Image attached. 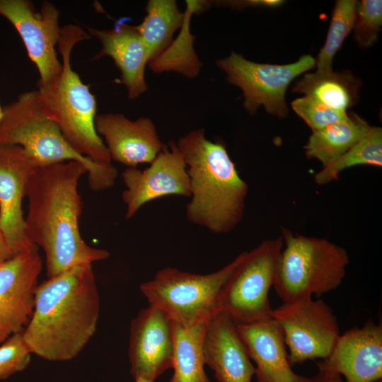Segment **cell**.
<instances>
[{"mask_svg":"<svg viewBox=\"0 0 382 382\" xmlns=\"http://www.w3.org/2000/svg\"><path fill=\"white\" fill-rule=\"evenodd\" d=\"M85 174L81 163L69 161L36 168L28 180L25 236L43 249L48 278L110 256L108 250L88 245L80 233L83 202L78 186Z\"/></svg>","mask_w":382,"mask_h":382,"instance_id":"obj_1","label":"cell"},{"mask_svg":"<svg viewBox=\"0 0 382 382\" xmlns=\"http://www.w3.org/2000/svg\"><path fill=\"white\" fill-rule=\"evenodd\" d=\"M100 301L92 265L38 284L33 313L23 332L31 354L50 361L77 357L96 330Z\"/></svg>","mask_w":382,"mask_h":382,"instance_id":"obj_2","label":"cell"},{"mask_svg":"<svg viewBox=\"0 0 382 382\" xmlns=\"http://www.w3.org/2000/svg\"><path fill=\"white\" fill-rule=\"evenodd\" d=\"M176 144L190 179L187 219L214 233L232 231L243 218L249 188L226 146L207 139L204 128L189 132Z\"/></svg>","mask_w":382,"mask_h":382,"instance_id":"obj_3","label":"cell"},{"mask_svg":"<svg viewBox=\"0 0 382 382\" xmlns=\"http://www.w3.org/2000/svg\"><path fill=\"white\" fill-rule=\"evenodd\" d=\"M87 38L86 33L78 25L61 28L57 44L62 57L60 77L54 86L37 91L45 111L69 145L98 164L111 166L112 159L95 127L96 98L71 65L74 47Z\"/></svg>","mask_w":382,"mask_h":382,"instance_id":"obj_4","label":"cell"},{"mask_svg":"<svg viewBox=\"0 0 382 382\" xmlns=\"http://www.w3.org/2000/svg\"><path fill=\"white\" fill-rule=\"evenodd\" d=\"M0 144L21 147L35 168L69 161L87 170L93 191L112 187L117 176L113 165L103 166L76 152L66 141L55 122L45 111L37 91L25 92L4 108Z\"/></svg>","mask_w":382,"mask_h":382,"instance_id":"obj_5","label":"cell"},{"mask_svg":"<svg viewBox=\"0 0 382 382\" xmlns=\"http://www.w3.org/2000/svg\"><path fill=\"white\" fill-rule=\"evenodd\" d=\"M281 237L284 244L273 286L283 303L320 297L340 286L349 263L345 248L285 228Z\"/></svg>","mask_w":382,"mask_h":382,"instance_id":"obj_6","label":"cell"},{"mask_svg":"<svg viewBox=\"0 0 382 382\" xmlns=\"http://www.w3.org/2000/svg\"><path fill=\"white\" fill-rule=\"evenodd\" d=\"M240 259L241 253L220 270L206 274L165 267L139 289L149 305L163 311L175 323L184 328L207 323L219 312L221 289Z\"/></svg>","mask_w":382,"mask_h":382,"instance_id":"obj_7","label":"cell"},{"mask_svg":"<svg viewBox=\"0 0 382 382\" xmlns=\"http://www.w3.org/2000/svg\"><path fill=\"white\" fill-rule=\"evenodd\" d=\"M280 236L266 239L241 259L224 284L219 311L236 323L251 324L272 317L269 291L273 286L283 248Z\"/></svg>","mask_w":382,"mask_h":382,"instance_id":"obj_8","label":"cell"},{"mask_svg":"<svg viewBox=\"0 0 382 382\" xmlns=\"http://www.w3.org/2000/svg\"><path fill=\"white\" fill-rule=\"evenodd\" d=\"M216 64L226 74L229 83L241 88L243 105L248 113L255 115L257 108L263 106L269 114L281 119L289 112L285 100L289 85L316 66L315 58L310 54L301 56L295 62L279 65L254 62L234 52L219 59Z\"/></svg>","mask_w":382,"mask_h":382,"instance_id":"obj_9","label":"cell"},{"mask_svg":"<svg viewBox=\"0 0 382 382\" xmlns=\"http://www.w3.org/2000/svg\"><path fill=\"white\" fill-rule=\"evenodd\" d=\"M272 317L282 329L291 366L325 359L341 335L332 309L322 299L309 297L283 303L272 310Z\"/></svg>","mask_w":382,"mask_h":382,"instance_id":"obj_10","label":"cell"},{"mask_svg":"<svg viewBox=\"0 0 382 382\" xmlns=\"http://www.w3.org/2000/svg\"><path fill=\"white\" fill-rule=\"evenodd\" d=\"M0 16L6 18L20 35L39 72L38 88L54 86L62 69L55 50L62 28L58 8L45 1L36 11L27 0H0Z\"/></svg>","mask_w":382,"mask_h":382,"instance_id":"obj_11","label":"cell"},{"mask_svg":"<svg viewBox=\"0 0 382 382\" xmlns=\"http://www.w3.org/2000/svg\"><path fill=\"white\" fill-rule=\"evenodd\" d=\"M125 190L122 198L126 205V219L142 206L168 195L190 197V179L176 142L169 141L144 170L127 167L122 173Z\"/></svg>","mask_w":382,"mask_h":382,"instance_id":"obj_12","label":"cell"},{"mask_svg":"<svg viewBox=\"0 0 382 382\" xmlns=\"http://www.w3.org/2000/svg\"><path fill=\"white\" fill-rule=\"evenodd\" d=\"M42 268L37 248L14 255L0 265V344L23 332L28 324Z\"/></svg>","mask_w":382,"mask_h":382,"instance_id":"obj_13","label":"cell"},{"mask_svg":"<svg viewBox=\"0 0 382 382\" xmlns=\"http://www.w3.org/2000/svg\"><path fill=\"white\" fill-rule=\"evenodd\" d=\"M174 322L149 305L132 320L128 354L134 378L154 381L171 369L175 347Z\"/></svg>","mask_w":382,"mask_h":382,"instance_id":"obj_14","label":"cell"},{"mask_svg":"<svg viewBox=\"0 0 382 382\" xmlns=\"http://www.w3.org/2000/svg\"><path fill=\"white\" fill-rule=\"evenodd\" d=\"M35 168L21 147L0 144V231L13 255L37 248L26 238L22 209Z\"/></svg>","mask_w":382,"mask_h":382,"instance_id":"obj_15","label":"cell"},{"mask_svg":"<svg viewBox=\"0 0 382 382\" xmlns=\"http://www.w3.org/2000/svg\"><path fill=\"white\" fill-rule=\"evenodd\" d=\"M316 366L343 376L346 382L381 380V324L368 320L340 335L329 356Z\"/></svg>","mask_w":382,"mask_h":382,"instance_id":"obj_16","label":"cell"},{"mask_svg":"<svg viewBox=\"0 0 382 382\" xmlns=\"http://www.w3.org/2000/svg\"><path fill=\"white\" fill-rule=\"evenodd\" d=\"M95 127L112 161L127 167L150 163L165 145L149 117L131 120L122 113L100 114L96 116Z\"/></svg>","mask_w":382,"mask_h":382,"instance_id":"obj_17","label":"cell"},{"mask_svg":"<svg viewBox=\"0 0 382 382\" xmlns=\"http://www.w3.org/2000/svg\"><path fill=\"white\" fill-rule=\"evenodd\" d=\"M202 350L219 382H251L255 367L236 323L226 314L219 311L206 323Z\"/></svg>","mask_w":382,"mask_h":382,"instance_id":"obj_18","label":"cell"},{"mask_svg":"<svg viewBox=\"0 0 382 382\" xmlns=\"http://www.w3.org/2000/svg\"><path fill=\"white\" fill-rule=\"evenodd\" d=\"M236 329L255 364L258 382H310L311 378L291 369L282 329L273 318L251 324L236 323Z\"/></svg>","mask_w":382,"mask_h":382,"instance_id":"obj_19","label":"cell"},{"mask_svg":"<svg viewBox=\"0 0 382 382\" xmlns=\"http://www.w3.org/2000/svg\"><path fill=\"white\" fill-rule=\"evenodd\" d=\"M91 35L101 42L102 48L94 59L111 57L121 73V81L129 99L138 98L148 89L145 68L149 63L147 47L134 25L123 22L113 28H88Z\"/></svg>","mask_w":382,"mask_h":382,"instance_id":"obj_20","label":"cell"},{"mask_svg":"<svg viewBox=\"0 0 382 382\" xmlns=\"http://www.w3.org/2000/svg\"><path fill=\"white\" fill-rule=\"evenodd\" d=\"M361 80L349 71L306 74L292 91L311 97L327 107L347 112L359 99Z\"/></svg>","mask_w":382,"mask_h":382,"instance_id":"obj_21","label":"cell"},{"mask_svg":"<svg viewBox=\"0 0 382 382\" xmlns=\"http://www.w3.org/2000/svg\"><path fill=\"white\" fill-rule=\"evenodd\" d=\"M372 126L354 112L348 117L310 135L304 146L308 158L316 159L322 168L328 166L362 139Z\"/></svg>","mask_w":382,"mask_h":382,"instance_id":"obj_22","label":"cell"},{"mask_svg":"<svg viewBox=\"0 0 382 382\" xmlns=\"http://www.w3.org/2000/svg\"><path fill=\"white\" fill-rule=\"evenodd\" d=\"M145 10L142 22L134 26L147 47L150 63L170 45L174 33L184 24L185 13L175 0H149Z\"/></svg>","mask_w":382,"mask_h":382,"instance_id":"obj_23","label":"cell"},{"mask_svg":"<svg viewBox=\"0 0 382 382\" xmlns=\"http://www.w3.org/2000/svg\"><path fill=\"white\" fill-rule=\"evenodd\" d=\"M174 324L173 374L169 382H211L204 371L202 350L206 323L189 328Z\"/></svg>","mask_w":382,"mask_h":382,"instance_id":"obj_24","label":"cell"},{"mask_svg":"<svg viewBox=\"0 0 382 382\" xmlns=\"http://www.w3.org/2000/svg\"><path fill=\"white\" fill-rule=\"evenodd\" d=\"M361 165L382 166V129L372 127L369 133L336 161L322 168L314 175L319 185L338 179L343 170Z\"/></svg>","mask_w":382,"mask_h":382,"instance_id":"obj_25","label":"cell"},{"mask_svg":"<svg viewBox=\"0 0 382 382\" xmlns=\"http://www.w3.org/2000/svg\"><path fill=\"white\" fill-rule=\"evenodd\" d=\"M357 4L356 0L336 1L325 44L315 59L316 71H332L334 57L353 30Z\"/></svg>","mask_w":382,"mask_h":382,"instance_id":"obj_26","label":"cell"},{"mask_svg":"<svg viewBox=\"0 0 382 382\" xmlns=\"http://www.w3.org/2000/svg\"><path fill=\"white\" fill-rule=\"evenodd\" d=\"M382 27V1H357L353 27L354 38L362 49L369 48L378 40Z\"/></svg>","mask_w":382,"mask_h":382,"instance_id":"obj_27","label":"cell"},{"mask_svg":"<svg viewBox=\"0 0 382 382\" xmlns=\"http://www.w3.org/2000/svg\"><path fill=\"white\" fill-rule=\"evenodd\" d=\"M291 106L311 128L312 132L342 122L346 120L349 115L348 112L330 108L307 96L295 99L291 102Z\"/></svg>","mask_w":382,"mask_h":382,"instance_id":"obj_28","label":"cell"},{"mask_svg":"<svg viewBox=\"0 0 382 382\" xmlns=\"http://www.w3.org/2000/svg\"><path fill=\"white\" fill-rule=\"evenodd\" d=\"M31 354L23 332L13 334L0 344V380L24 370L30 363Z\"/></svg>","mask_w":382,"mask_h":382,"instance_id":"obj_29","label":"cell"},{"mask_svg":"<svg viewBox=\"0 0 382 382\" xmlns=\"http://www.w3.org/2000/svg\"><path fill=\"white\" fill-rule=\"evenodd\" d=\"M284 3L281 0H241V1H211L212 5L216 4L231 9H243L248 7H268L274 8Z\"/></svg>","mask_w":382,"mask_h":382,"instance_id":"obj_30","label":"cell"},{"mask_svg":"<svg viewBox=\"0 0 382 382\" xmlns=\"http://www.w3.org/2000/svg\"><path fill=\"white\" fill-rule=\"evenodd\" d=\"M318 373L312 378L310 382H346L342 376L337 373L318 368Z\"/></svg>","mask_w":382,"mask_h":382,"instance_id":"obj_31","label":"cell"},{"mask_svg":"<svg viewBox=\"0 0 382 382\" xmlns=\"http://www.w3.org/2000/svg\"><path fill=\"white\" fill-rule=\"evenodd\" d=\"M13 256L3 233L0 231V265Z\"/></svg>","mask_w":382,"mask_h":382,"instance_id":"obj_32","label":"cell"},{"mask_svg":"<svg viewBox=\"0 0 382 382\" xmlns=\"http://www.w3.org/2000/svg\"><path fill=\"white\" fill-rule=\"evenodd\" d=\"M134 382H153V381L143 378H138L134 379Z\"/></svg>","mask_w":382,"mask_h":382,"instance_id":"obj_33","label":"cell"},{"mask_svg":"<svg viewBox=\"0 0 382 382\" xmlns=\"http://www.w3.org/2000/svg\"><path fill=\"white\" fill-rule=\"evenodd\" d=\"M3 115H4V108H2L0 105V121L2 119L3 117Z\"/></svg>","mask_w":382,"mask_h":382,"instance_id":"obj_34","label":"cell"},{"mask_svg":"<svg viewBox=\"0 0 382 382\" xmlns=\"http://www.w3.org/2000/svg\"><path fill=\"white\" fill-rule=\"evenodd\" d=\"M375 382H382L381 380H379V381H375Z\"/></svg>","mask_w":382,"mask_h":382,"instance_id":"obj_35","label":"cell"}]
</instances>
